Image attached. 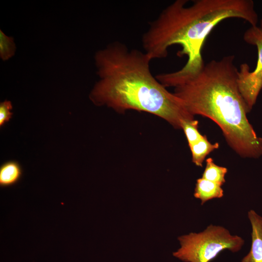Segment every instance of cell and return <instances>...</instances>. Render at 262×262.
I'll use <instances>...</instances> for the list:
<instances>
[{
	"label": "cell",
	"instance_id": "5bb4252c",
	"mask_svg": "<svg viewBox=\"0 0 262 262\" xmlns=\"http://www.w3.org/2000/svg\"><path fill=\"white\" fill-rule=\"evenodd\" d=\"M261 28L262 29V19L261 20Z\"/></svg>",
	"mask_w": 262,
	"mask_h": 262
},
{
	"label": "cell",
	"instance_id": "7a4b0ae2",
	"mask_svg": "<svg viewBox=\"0 0 262 262\" xmlns=\"http://www.w3.org/2000/svg\"><path fill=\"white\" fill-rule=\"evenodd\" d=\"M95 58L100 80L90 97L95 104L118 112H147L177 129H181L183 120L195 119L182 101L152 74V59L145 52L116 41L98 51Z\"/></svg>",
	"mask_w": 262,
	"mask_h": 262
},
{
	"label": "cell",
	"instance_id": "6da1fadb",
	"mask_svg": "<svg viewBox=\"0 0 262 262\" xmlns=\"http://www.w3.org/2000/svg\"><path fill=\"white\" fill-rule=\"evenodd\" d=\"M235 56H224L200 66L157 76L173 93L192 115H200L214 121L221 129L231 148L243 158L262 155V138L257 136L247 118L250 111L239 90L238 69Z\"/></svg>",
	"mask_w": 262,
	"mask_h": 262
},
{
	"label": "cell",
	"instance_id": "4fadbf2b",
	"mask_svg": "<svg viewBox=\"0 0 262 262\" xmlns=\"http://www.w3.org/2000/svg\"><path fill=\"white\" fill-rule=\"evenodd\" d=\"M12 105L10 101L5 100L0 104V126H3L9 121L13 115Z\"/></svg>",
	"mask_w": 262,
	"mask_h": 262
},
{
	"label": "cell",
	"instance_id": "30bf717a",
	"mask_svg": "<svg viewBox=\"0 0 262 262\" xmlns=\"http://www.w3.org/2000/svg\"><path fill=\"white\" fill-rule=\"evenodd\" d=\"M206 163V166L201 178L222 186L226 182L225 176L228 169L216 164L211 158L207 159Z\"/></svg>",
	"mask_w": 262,
	"mask_h": 262
},
{
	"label": "cell",
	"instance_id": "277c9868",
	"mask_svg": "<svg viewBox=\"0 0 262 262\" xmlns=\"http://www.w3.org/2000/svg\"><path fill=\"white\" fill-rule=\"evenodd\" d=\"M178 239L180 247L173 255L184 262H210L225 250L238 252L245 243L241 237L231 235L222 226L212 224L202 232H191Z\"/></svg>",
	"mask_w": 262,
	"mask_h": 262
},
{
	"label": "cell",
	"instance_id": "ba28073f",
	"mask_svg": "<svg viewBox=\"0 0 262 262\" xmlns=\"http://www.w3.org/2000/svg\"><path fill=\"white\" fill-rule=\"evenodd\" d=\"M22 169L16 161H10L0 167V186L7 187L16 184L21 179Z\"/></svg>",
	"mask_w": 262,
	"mask_h": 262
},
{
	"label": "cell",
	"instance_id": "7c38bea8",
	"mask_svg": "<svg viewBox=\"0 0 262 262\" xmlns=\"http://www.w3.org/2000/svg\"><path fill=\"white\" fill-rule=\"evenodd\" d=\"M16 46L13 37H9L0 31V56L3 60H7L15 52Z\"/></svg>",
	"mask_w": 262,
	"mask_h": 262
},
{
	"label": "cell",
	"instance_id": "52a82bcc",
	"mask_svg": "<svg viewBox=\"0 0 262 262\" xmlns=\"http://www.w3.org/2000/svg\"><path fill=\"white\" fill-rule=\"evenodd\" d=\"M224 196L222 185L200 178L196 180L194 196L199 199L203 205L208 200L214 198H221Z\"/></svg>",
	"mask_w": 262,
	"mask_h": 262
},
{
	"label": "cell",
	"instance_id": "8992f818",
	"mask_svg": "<svg viewBox=\"0 0 262 262\" xmlns=\"http://www.w3.org/2000/svg\"><path fill=\"white\" fill-rule=\"evenodd\" d=\"M247 215L252 228L251 245L241 262H262V217L253 210L248 212Z\"/></svg>",
	"mask_w": 262,
	"mask_h": 262
},
{
	"label": "cell",
	"instance_id": "9c48e42d",
	"mask_svg": "<svg viewBox=\"0 0 262 262\" xmlns=\"http://www.w3.org/2000/svg\"><path fill=\"white\" fill-rule=\"evenodd\" d=\"M219 147L218 143L212 144L206 135H204L199 141L189 146L193 163L197 166L202 167L206 156Z\"/></svg>",
	"mask_w": 262,
	"mask_h": 262
},
{
	"label": "cell",
	"instance_id": "5b68a950",
	"mask_svg": "<svg viewBox=\"0 0 262 262\" xmlns=\"http://www.w3.org/2000/svg\"><path fill=\"white\" fill-rule=\"evenodd\" d=\"M243 38L247 43L256 46L258 50L255 69L250 71L249 66L243 63L238 71L239 90L250 111L262 89V29L257 26H251L245 32Z\"/></svg>",
	"mask_w": 262,
	"mask_h": 262
},
{
	"label": "cell",
	"instance_id": "3957f363",
	"mask_svg": "<svg viewBox=\"0 0 262 262\" xmlns=\"http://www.w3.org/2000/svg\"><path fill=\"white\" fill-rule=\"evenodd\" d=\"M187 0H176L149 23L142 36L145 52L153 59L167 57L174 45L182 49L178 56H187L183 66L194 68L202 66L201 50L208 34L219 23L238 18L256 26L258 16L252 0H196L187 6Z\"/></svg>",
	"mask_w": 262,
	"mask_h": 262
},
{
	"label": "cell",
	"instance_id": "8fae6325",
	"mask_svg": "<svg viewBox=\"0 0 262 262\" xmlns=\"http://www.w3.org/2000/svg\"><path fill=\"white\" fill-rule=\"evenodd\" d=\"M181 129L184 131L189 146L199 141L203 136L198 131V121L195 119L183 120Z\"/></svg>",
	"mask_w": 262,
	"mask_h": 262
}]
</instances>
